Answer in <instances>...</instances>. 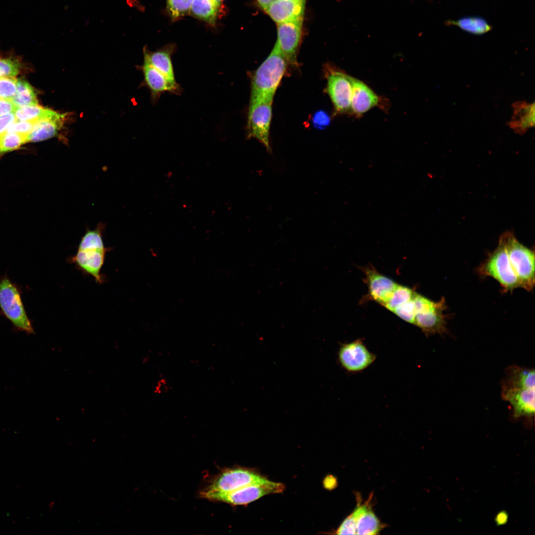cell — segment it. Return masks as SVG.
Returning a JSON list of instances; mask_svg holds the SVG:
<instances>
[{
    "label": "cell",
    "instance_id": "6da1fadb",
    "mask_svg": "<svg viewBox=\"0 0 535 535\" xmlns=\"http://www.w3.org/2000/svg\"><path fill=\"white\" fill-rule=\"evenodd\" d=\"M288 64L276 43L270 54L252 76L249 104L273 99Z\"/></svg>",
    "mask_w": 535,
    "mask_h": 535
},
{
    "label": "cell",
    "instance_id": "7a4b0ae2",
    "mask_svg": "<svg viewBox=\"0 0 535 535\" xmlns=\"http://www.w3.org/2000/svg\"><path fill=\"white\" fill-rule=\"evenodd\" d=\"M108 251L104 245L103 232L98 229L87 230L82 237L76 254L70 261L83 273L91 275L100 284L104 281L101 270Z\"/></svg>",
    "mask_w": 535,
    "mask_h": 535
},
{
    "label": "cell",
    "instance_id": "3957f363",
    "mask_svg": "<svg viewBox=\"0 0 535 535\" xmlns=\"http://www.w3.org/2000/svg\"><path fill=\"white\" fill-rule=\"evenodd\" d=\"M512 267L519 281L520 287L532 291L535 281V251L519 242L513 234L506 232L501 236Z\"/></svg>",
    "mask_w": 535,
    "mask_h": 535
},
{
    "label": "cell",
    "instance_id": "277c9868",
    "mask_svg": "<svg viewBox=\"0 0 535 535\" xmlns=\"http://www.w3.org/2000/svg\"><path fill=\"white\" fill-rule=\"evenodd\" d=\"M478 271L483 276L490 277L496 280L504 293L521 288L501 236L497 248L488 254L478 268Z\"/></svg>",
    "mask_w": 535,
    "mask_h": 535
},
{
    "label": "cell",
    "instance_id": "5b68a950",
    "mask_svg": "<svg viewBox=\"0 0 535 535\" xmlns=\"http://www.w3.org/2000/svg\"><path fill=\"white\" fill-rule=\"evenodd\" d=\"M415 318L414 325L419 327L427 336L434 334H444L447 331L446 309L444 297L436 302L416 292L414 298Z\"/></svg>",
    "mask_w": 535,
    "mask_h": 535
},
{
    "label": "cell",
    "instance_id": "8992f818",
    "mask_svg": "<svg viewBox=\"0 0 535 535\" xmlns=\"http://www.w3.org/2000/svg\"><path fill=\"white\" fill-rule=\"evenodd\" d=\"M268 481L253 468L240 466L227 468L211 479L201 491L229 492L251 484L263 483Z\"/></svg>",
    "mask_w": 535,
    "mask_h": 535
},
{
    "label": "cell",
    "instance_id": "52a82bcc",
    "mask_svg": "<svg viewBox=\"0 0 535 535\" xmlns=\"http://www.w3.org/2000/svg\"><path fill=\"white\" fill-rule=\"evenodd\" d=\"M0 309L4 316L19 330L34 333L17 286L6 276L0 280Z\"/></svg>",
    "mask_w": 535,
    "mask_h": 535
},
{
    "label": "cell",
    "instance_id": "ba28073f",
    "mask_svg": "<svg viewBox=\"0 0 535 535\" xmlns=\"http://www.w3.org/2000/svg\"><path fill=\"white\" fill-rule=\"evenodd\" d=\"M284 484L268 480V482L251 484L237 490L225 493L208 492L200 491L199 496L208 500L222 502L232 505H247L268 494L279 493L285 489Z\"/></svg>",
    "mask_w": 535,
    "mask_h": 535
},
{
    "label": "cell",
    "instance_id": "9c48e42d",
    "mask_svg": "<svg viewBox=\"0 0 535 535\" xmlns=\"http://www.w3.org/2000/svg\"><path fill=\"white\" fill-rule=\"evenodd\" d=\"M327 80L325 92L333 105L336 113H351L352 87L350 76L332 66L324 67Z\"/></svg>",
    "mask_w": 535,
    "mask_h": 535
},
{
    "label": "cell",
    "instance_id": "30bf717a",
    "mask_svg": "<svg viewBox=\"0 0 535 535\" xmlns=\"http://www.w3.org/2000/svg\"><path fill=\"white\" fill-rule=\"evenodd\" d=\"M273 100L249 104L247 126V138L258 140L269 153L271 152L269 138Z\"/></svg>",
    "mask_w": 535,
    "mask_h": 535
},
{
    "label": "cell",
    "instance_id": "8fae6325",
    "mask_svg": "<svg viewBox=\"0 0 535 535\" xmlns=\"http://www.w3.org/2000/svg\"><path fill=\"white\" fill-rule=\"evenodd\" d=\"M376 358V354L370 351L361 339L341 344L337 352L339 365L349 374L363 372Z\"/></svg>",
    "mask_w": 535,
    "mask_h": 535
},
{
    "label": "cell",
    "instance_id": "7c38bea8",
    "mask_svg": "<svg viewBox=\"0 0 535 535\" xmlns=\"http://www.w3.org/2000/svg\"><path fill=\"white\" fill-rule=\"evenodd\" d=\"M303 20L278 24L276 43L288 64L297 66V52L300 42Z\"/></svg>",
    "mask_w": 535,
    "mask_h": 535
},
{
    "label": "cell",
    "instance_id": "4fadbf2b",
    "mask_svg": "<svg viewBox=\"0 0 535 535\" xmlns=\"http://www.w3.org/2000/svg\"><path fill=\"white\" fill-rule=\"evenodd\" d=\"M362 269L365 274V282L368 289L365 298L384 306L398 284L378 272L372 266L365 267Z\"/></svg>",
    "mask_w": 535,
    "mask_h": 535
},
{
    "label": "cell",
    "instance_id": "5bb4252c",
    "mask_svg": "<svg viewBox=\"0 0 535 535\" xmlns=\"http://www.w3.org/2000/svg\"><path fill=\"white\" fill-rule=\"evenodd\" d=\"M535 388L502 387L501 396L512 406L515 418L533 417L535 412Z\"/></svg>",
    "mask_w": 535,
    "mask_h": 535
},
{
    "label": "cell",
    "instance_id": "9a60e30c",
    "mask_svg": "<svg viewBox=\"0 0 535 535\" xmlns=\"http://www.w3.org/2000/svg\"><path fill=\"white\" fill-rule=\"evenodd\" d=\"M305 0H274L265 10L277 23L303 20Z\"/></svg>",
    "mask_w": 535,
    "mask_h": 535
},
{
    "label": "cell",
    "instance_id": "2e32d148",
    "mask_svg": "<svg viewBox=\"0 0 535 535\" xmlns=\"http://www.w3.org/2000/svg\"><path fill=\"white\" fill-rule=\"evenodd\" d=\"M175 49L173 44L167 45L155 52L144 48V59L162 74L171 84L179 86L175 80L172 62V55Z\"/></svg>",
    "mask_w": 535,
    "mask_h": 535
},
{
    "label": "cell",
    "instance_id": "e0dca14e",
    "mask_svg": "<svg viewBox=\"0 0 535 535\" xmlns=\"http://www.w3.org/2000/svg\"><path fill=\"white\" fill-rule=\"evenodd\" d=\"M142 69L144 81L149 89L152 100L158 101L161 95L166 92L178 94L180 87L171 84L160 72L144 59Z\"/></svg>",
    "mask_w": 535,
    "mask_h": 535
},
{
    "label": "cell",
    "instance_id": "ac0fdd59",
    "mask_svg": "<svg viewBox=\"0 0 535 535\" xmlns=\"http://www.w3.org/2000/svg\"><path fill=\"white\" fill-rule=\"evenodd\" d=\"M352 87L351 113L360 116L377 105L378 98L366 84L350 76Z\"/></svg>",
    "mask_w": 535,
    "mask_h": 535
},
{
    "label": "cell",
    "instance_id": "d6986e66",
    "mask_svg": "<svg viewBox=\"0 0 535 535\" xmlns=\"http://www.w3.org/2000/svg\"><path fill=\"white\" fill-rule=\"evenodd\" d=\"M225 7L224 0H193L190 13L214 26L223 16Z\"/></svg>",
    "mask_w": 535,
    "mask_h": 535
},
{
    "label": "cell",
    "instance_id": "ffe728a7",
    "mask_svg": "<svg viewBox=\"0 0 535 535\" xmlns=\"http://www.w3.org/2000/svg\"><path fill=\"white\" fill-rule=\"evenodd\" d=\"M369 504V502L358 504L352 512L356 523V535H377L384 528Z\"/></svg>",
    "mask_w": 535,
    "mask_h": 535
},
{
    "label": "cell",
    "instance_id": "44dd1931",
    "mask_svg": "<svg viewBox=\"0 0 535 535\" xmlns=\"http://www.w3.org/2000/svg\"><path fill=\"white\" fill-rule=\"evenodd\" d=\"M513 115L509 126L516 133L523 134L535 125V104L519 102L513 105Z\"/></svg>",
    "mask_w": 535,
    "mask_h": 535
},
{
    "label": "cell",
    "instance_id": "7402d4cb",
    "mask_svg": "<svg viewBox=\"0 0 535 535\" xmlns=\"http://www.w3.org/2000/svg\"><path fill=\"white\" fill-rule=\"evenodd\" d=\"M65 115L38 121L33 131L27 136V142H39L55 136L63 126Z\"/></svg>",
    "mask_w": 535,
    "mask_h": 535
},
{
    "label": "cell",
    "instance_id": "603a6c76",
    "mask_svg": "<svg viewBox=\"0 0 535 535\" xmlns=\"http://www.w3.org/2000/svg\"><path fill=\"white\" fill-rule=\"evenodd\" d=\"M534 369H525L518 366L509 367L506 372L502 387L535 388Z\"/></svg>",
    "mask_w": 535,
    "mask_h": 535
},
{
    "label": "cell",
    "instance_id": "cb8c5ba5",
    "mask_svg": "<svg viewBox=\"0 0 535 535\" xmlns=\"http://www.w3.org/2000/svg\"><path fill=\"white\" fill-rule=\"evenodd\" d=\"M446 24L455 25L465 32L477 35L485 34L492 29L484 19L478 16L464 17L457 20L448 21Z\"/></svg>",
    "mask_w": 535,
    "mask_h": 535
},
{
    "label": "cell",
    "instance_id": "d4e9b609",
    "mask_svg": "<svg viewBox=\"0 0 535 535\" xmlns=\"http://www.w3.org/2000/svg\"><path fill=\"white\" fill-rule=\"evenodd\" d=\"M14 113L17 121H39L59 114V113L38 105L18 107Z\"/></svg>",
    "mask_w": 535,
    "mask_h": 535
},
{
    "label": "cell",
    "instance_id": "484cf974",
    "mask_svg": "<svg viewBox=\"0 0 535 535\" xmlns=\"http://www.w3.org/2000/svg\"><path fill=\"white\" fill-rule=\"evenodd\" d=\"M11 101L17 108L38 105L33 88L26 81L20 79L17 81L16 93Z\"/></svg>",
    "mask_w": 535,
    "mask_h": 535
},
{
    "label": "cell",
    "instance_id": "4316f807",
    "mask_svg": "<svg viewBox=\"0 0 535 535\" xmlns=\"http://www.w3.org/2000/svg\"><path fill=\"white\" fill-rule=\"evenodd\" d=\"M416 292L405 286L398 284L392 296L383 306L393 312L398 307L412 299Z\"/></svg>",
    "mask_w": 535,
    "mask_h": 535
},
{
    "label": "cell",
    "instance_id": "83f0119b",
    "mask_svg": "<svg viewBox=\"0 0 535 535\" xmlns=\"http://www.w3.org/2000/svg\"><path fill=\"white\" fill-rule=\"evenodd\" d=\"M167 11L172 20L175 21L188 15L193 0H166Z\"/></svg>",
    "mask_w": 535,
    "mask_h": 535
},
{
    "label": "cell",
    "instance_id": "f1b7e54d",
    "mask_svg": "<svg viewBox=\"0 0 535 535\" xmlns=\"http://www.w3.org/2000/svg\"><path fill=\"white\" fill-rule=\"evenodd\" d=\"M27 136L16 133H5L0 137V154L15 150L27 142Z\"/></svg>",
    "mask_w": 535,
    "mask_h": 535
},
{
    "label": "cell",
    "instance_id": "f546056e",
    "mask_svg": "<svg viewBox=\"0 0 535 535\" xmlns=\"http://www.w3.org/2000/svg\"><path fill=\"white\" fill-rule=\"evenodd\" d=\"M17 81L14 77H0V99L12 100L16 93Z\"/></svg>",
    "mask_w": 535,
    "mask_h": 535
},
{
    "label": "cell",
    "instance_id": "4dcf8cb0",
    "mask_svg": "<svg viewBox=\"0 0 535 535\" xmlns=\"http://www.w3.org/2000/svg\"><path fill=\"white\" fill-rule=\"evenodd\" d=\"M414 296L410 300L396 308L392 312L403 321L413 325L415 318Z\"/></svg>",
    "mask_w": 535,
    "mask_h": 535
},
{
    "label": "cell",
    "instance_id": "1f68e13d",
    "mask_svg": "<svg viewBox=\"0 0 535 535\" xmlns=\"http://www.w3.org/2000/svg\"><path fill=\"white\" fill-rule=\"evenodd\" d=\"M20 68L17 60L0 57V77H14L19 73Z\"/></svg>",
    "mask_w": 535,
    "mask_h": 535
},
{
    "label": "cell",
    "instance_id": "d6a6232c",
    "mask_svg": "<svg viewBox=\"0 0 535 535\" xmlns=\"http://www.w3.org/2000/svg\"><path fill=\"white\" fill-rule=\"evenodd\" d=\"M38 121H17L6 129V133H16L28 135L34 129Z\"/></svg>",
    "mask_w": 535,
    "mask_h": 535
},
{
    "label": "cell",
    "instance_id": "836d02e7",
    "mask_svg": "<svg viewBox=\"0 0 535 535\" xmlns=\"http://www.w3.org/2000/svg\"><path fill=\"white\" fill-rule=\"evenodd\" d=\"M337 535H356V523L353 513L347 516L336 531Z\"/></svg>",
    "mask_w": 535,
    "mask_h": 535
},
{
    "label": "cell",
    "instance_id": "e575fe53",
    "mask_svg": "<svg viewBox=\"0 0 535 535\" xmlns=\"http://www.w3.org/2000/svg\"><path fill=\"white\" fill-rule=\"evenodd\" d=\"M330 122L328 114L323 110H318L313 115L312 123L314 126L319 129H323L328 126Z\"/></svg>",
    "mask_w": 535,
    "mask_h": 535
},
{
    "label": "cell",
    "instance_id": "d590c367",
    "mask_svg": "<svg viewBox=\"0 0 535 535\" xmlns=\"http://www.w3.org/2000/svg\"><path fill=\"white\" fill-rule=\"evenodd\" d=\"M17 121L14 112L0 116V137L6 133L8 127Z\"/></svg>",
    "mask_w": 535,
    "mask_h": 535
},
{
    "label": "cell",
    "instance_id": "8d00e7d4",
    "mask_svg": "<svg viewBox=\"0 0 535 535\" xmlns=\"http://www.w3.org/2000/svg\"><path fill=\"white\" fill-rule=\"evenodd\" d=\"M170 388V384L167 379L162 377L157 381L153 390L154 393L160 395L167 392Z\"/></svg>",
    "mask_w": 535,
    "mask_h": 535
},
{
    "label": "cell",
    "instance_id": "74e56055",
    "mask_svg": "<svg viewBox=\"0 0 535 535\" xmlns=\"http://www.w3.org/2000/svg\"><path fill=\"white\" fill-rule=\"evenodd\" d=\"M17 108L11 101L0 99V116L14 112Z\"/></svg>",
    "mask_w": 535,
    "mask_h": 535
},
{
    "label": "cell",
    "instance_id": "f35d334b",
    "mask_svg": "<svg viewBox=\"0 0 535 535\" xmlns=\"http://www.w3.org/2000/svg\"><path fill=\"white\" fill-rule=\"evenodd\" d=\"M273 0H257L259 4L264 10H265Z\"/></svg>",
    "mask_w": 535,
    "mask_h": 535
}]
</instances>
